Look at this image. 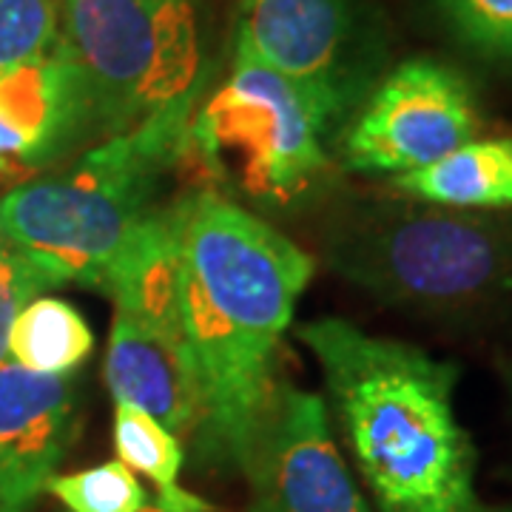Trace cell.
<instances>
[{
    "label": "cell",
    "instance_id": "cell-1",
    "mask_svg": "<svg viewBox=\"0 0 512 512\" xmlns=\"http://www.w3.org/2000/svg\"><path fill=\"white\" fill-rule=\"evenodd\" d=\"M180 308L200 384L194 444L205 464L245 473L274 393V356L316 262L211 188L171 202Z\"/></svg>",
    "mask_w": 512,
    "mask_h": 512
},
{
    "label": "cell",
    "instance_id": "cell-2",
    "mask_svg": "<svg viewBox=\"0 0 512 512\" xmlns=\"http://www.w3.org/2000/svg\"><path fill=\"white\" fill-rule=\"evenodd\" d=\"M319 362L379 512H481L476 447L456 416L458 367L345 319L296 330Z\"/></svg>",
    "mask_w": 512,
    "mask_h": 512
},
{
    "label": "cell",
    "instance_id": "cell-3",
    "mask_svg": "<svg viewBox=\"0 0 512 512\" xmlns=\"http://www.w3.org/2000/svg\"><path fill=\"white\" fill-rule=\"evenodd\" d=\"M202 89V86H200ZM200 89L114 134L63 171L0 197V234L57 282L103 288L111 268L163 208L160 191L188 151Z\"/></svg>",
    "mask_w": 512,
    "mask_h": 512
},
{
    "label": "cell",
    "instance_id": "cell-4",
    "mask_svg": "<svg viewBox=\"0 0 512 512\" xmlns=\"http://www.w3.org/2000/svg\"><path fill=\"white\" fill-rule=\"evenodd\" d=\"M322 254L333 274L404 311L473 313L512 293V222L413 197L342 208Z\"/></svg>",
    "mask_w": 512,
    "mask_h": 512
},
{
    "label": "cell",
    "instance_id": "cell-5",
    "mask_svg": "<svg viewBox=\"0 0 512 512\" xmlns=\"http://www.w3.org/2000/svg\"><path fill=\"white\" fill-rule=\"evenodd\" d=\"M336 114L328 100L237 43L228 80L194 109L188 148L254 200L285 205L325 177L322 140Z\"/></svg>",
    "mask_w": 512,
    "mask_h": 512
},
{
    "label": "cell",
    "instance_id": "cell-6",
    "mask_svg": "<svg viewBox=\"0 0 512 512\" xmlns=\"http://www.w3.org/2000/svg\"><path fill=\"white\" fill-rule=\"evenodd\" d=\"M60 43L83 77L100 140L202 86L191 0H63Z\"/></svg>",
    "mask_w": 512,
    "mask_h": 512
},
{
    "label": "cell",
    "instance_id": "cell-7",
    "mask_svg": "<svg viewBox=\"0 0 512 512\" xmlns=\"http://www.w3.org/2000/svg\"><path fill=\"white\" fill-rule=\"evenodd\" d=\"M100 291L114 302L106 384L114 404H131L174 436H194L200 384L180 308L171 205L128 245Z\"/></svg>",
    "mask_w": 512,
    "mask_h": 512
},
{
    "label": "cell",
    "instance_id": "cell-8",
    "mask_svg": "<svg viewBox=\"0 0 512 512\" xmlns=\"http://www.w3.org/2000/svg\"><path fill=\"white\" fill-rule=\"evenodd\" d=\"M481 128L467 77L433 57L399 63L370 94L345 140V165L402 177L473 143Z\"/></svg>",
    "mask_w": 512,
    "mask_h": 512
},
{
    "label": "cell",
    "instance_id": "cell-9",
    "mask_svg": "<svg viewBox=\"0 0 512 512\" xmlns=\"http://www.w3.org/2000/svg\"><path fill=\"white\" fill-rule=\"evenodd\" d=\"M248 512H373L330 430L322 396L274 384L245 464Z\"/></svg>",
    "mask_w": 512,
    "mask_h": 512
},
{
    "label": "cell",
    "instance_id": "cell-10",
    "mask_svg": "<svg viewBox=\"0 0 512 512\" xmlns=\"http://www.w3.org/2000/svg\"><path fill=\"white\" fill-rule=\"evenodd\" d=\"M80 419L74 373L0 365V512H29L72 447Z\"/></svg>",
    "mask_w": 512,
    "mask_h": 512
},
{
    "label": "cell",
    "instance_id": "cell-11",
    "mask_svg": "<svg viewBox=\"0 0 512 512\" xmlns=\"http://www.w3.org/2000/svg\"><path fill=\"white\" fill-rule=\"evenodd\" d=\"M348 32V0H242L239 6L237 43L336 111L345 106Z\"/></svg>",
    "mask_w": 512,
    "mask_h": 512
},
{
    "label": "cell",
    "instance_id": "cell-12",
    "mask_svg": "<svg viewBox=\"0 0 512 512\" xmlns=\"http://www.w3.org/2000/svg\"><path fill=\"white\" fill-rule=\"evenodd\" d=\"M393 188L456 211L493 214L512 208V137L473 140L419 171L393 177Z\"/></svg>",
    "mask_w": 512,
    "mask_h": 512
},
{
    "label": "cell",
    "instance_id": "cell-13",
    "mask_svg": "<svg viewBox=\"0 0 512 512\" xmlns=\"http://www.w3.org/2000/svg\"><path fill=\"white\" fill-rule=\"evenodd\" d=\"M94 350V333L80 311L60 296H35L12 325L9 353L20 367L63 376Z\"/></svg>",
    "mask_w": 512,
    "mask_h": 512
},
{
    "label": "cell",
    "instance_id": "cell-14",
    "mask_svg": "<svg viewBox=\"0 0 512 512\" xmlns=\"http://www.w3.org/2000/svg\"><path fill=\"white\" fill-rule=\"evenodd\" d=\"M114 450L128 470H137L157 484V493L180 487L185 453L180 439L157 419L131 407L114 404Z\"/></svg>",
    "mask_w": 512,
    "mask_h": 512
},
{
    "label": "cell",
    "instance_id": "cell-15",
    "mask_svg": "<svg viewBox=\"0 0 512 512\" xmlns=\"http://www.w3.org/2000/svg\"><path fill=\"white\" fill-rule=\"evenodd\" d=\"M46 493H52L69 512H140L151 498L126 464L106 461L69 476H55Z\"/></svg>",
    "mask_w": 512,
    "mask_h": 512
},
{
    "label": "cell",
    "instance_id": "cell-16",
    "mask_svg": "<svg viewBox=\"0 0 512 512\" xmlns=\"http://www.w3.org/2000/svg\"><path fill=\"white\" fill-rule=\"evenodd\" d=\"M63 0H0V72L52 52Z\"/></svg>",
    "mask_w": 512,
    "mask_h": 512
},
{
    "label": "cell",
    "instance_id": "cell-17",
    "mask_svg": "<svg viewBox=\"0 0 512 512\" xmlns=\"http://www.w3.org/2000/svg\"><path fill=\"white\" fill-rule=\"evenodd\" d=\"M450 32L490 60H512V0H439Z\"/></svg>",
    "mask_w": 512,
    "mask_h": 512
},
{
    "label": "cell",
    "instance_id": "cell-18",
    "mask_svg": "<svg viewBox=\"0 0 512 512\" xmlns=\"http://www.w3.org/2000/svg\"><path fill=\"white\" fill-rule=\"evenodd\" d=\"M55 276L43 271L29 256L18 254L12 245L6 256L0 259V365L6 362L9 353V339H12V325L18 313L35 299L37 293L57 288Z\"/></svg>",
    "mask_w": 512,
    "mask_h": 512
},
{
    "label": "cell",
    "instance_id": "cell-19",
    "mask_svg": "<svg viewBox=\"0 0 512 512\" xmlns=\"http://www.w3.org/2000/svg\"><path fill=\"white\" fill-rule=\"evenodd\" d=\"M15 165L23 168V146L15 137V131L0 120V174L12 171Z\"/></svg>",
    "mask_w": 512,
    "mask_h": 512
},
{
    "label": "cell",
    "instance_id": "cell-20",
    "mask_svg": "<svg viewBox=\"0 0 512 512\" xmlns=\"http://www.w3.org/2000/svg\"><path fill=\"white\" fill-rule=\"evenodd\" d=\"M6 251H9V242H6V239H3V234H0V259L6 256Z\"/></svg>",
    "mask_w": 512,
    "mask_h": 512
},
{
    "label": "cell",
    "instance_id": "cell-21",
    "mask_svg": "<svg viewBox=\"0 0 512 512\" xmlns=\"http://www.w3.org/2000/svg\"><path fill=\"white\" fill-rule=\"evenodd\" d=\"M481 512H512V504H507V507H490V510L484 507V510H481Z\"/></svg>",
    "mask_w": 512,
    "mask_h": 512
},
{
    "label": "cell",
    "instance_id": "cell-22",
    "mask_svg": "<svg viewBox=\"0 0 512 512\" xmlns=\"http://www.w3.org/2000/svg\"><path fill=\"white\" fill-rule=\"evenodd\" d=\"M140 512H168V510H163V507H157V504L151 501V504H148L146 510H140Z\"/></svg>",
    "mask_w": 512,
    "mask_h": 512
}]
</instances>
